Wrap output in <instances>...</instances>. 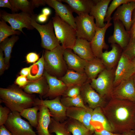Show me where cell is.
Wrapping results in <instances>:
<instances>
[{"label":"cell","instance_id":"7dc6e473","mask_svg":"<svg viewBox=\"0 0 135 135\" xmlns=\"http://www.w3.org/2000/svg\"><path fill=\"white\" fill-rule=\"evenodd\" d=\"M32 5L34 8L46 4L45 0H32L30 1Z\"/></svg>","mask_w":135,"mask_h":135},{"label":"cell","instance_id":"f907efd6","mask_svg":"<svg viewBox=\"0 0 135 135\" xmlns=\"http://www.w3.org/2000/svg\"><path fill=\"white\" fill-rule=\"evenodd\" d=\"M48 16L42 14L37 16L36 20V22L43 23L46 22L48 20Z\"/></svg>","mask_w":135,"mask_h":135},{"label":"cell","instance_id":"bcb514c9","mask_svg":"<svg viewBox=\"0 0 135 135\" xmlns=\"http://www.w3.org/2000/svg\"><path fill=\"white\" fill-rule=\"evenodd\" d=\"M132 25L129 32L130 38H133L135 36V8L132 13Z\"/></svg>","mask_w":135,"mask_h":135},{"label":"cell","instance_id":"e575fe53","mask_svg":"<svg viewBox=\"0 0 135 135\" xmlns=\"http://www.w3.org/2000/svg\"><path fill=\"white\" fill-rule=\"evenodd\" d=\"M48 130L50 133H54L56 135H72L67 128L66 121L61 122L51 118Z\"/></svg>","mask_w":135,"mask_h":135},{"label":"cell","instance_id":"11a10c76","mask_svg":"<svg viewBox=\"0 0 135 135\" xmlns=\"http://www.w3.org/2000/svg\"><path fill=\"white\" fill-rule=\"evenodd\" d=\"M131 60L134 66L135 70V57L133 58Z\"/></svg>","mask_w":135,"mask_h":135},{"label":"cell","instance_id":"5b68a950","mask_svg":"<svg viewBox=\"0 0 135 135\" xmlns=\"http://www.w3.org/2000/svg\"><path fill=\"white\" fill-rule=\"evenodd\" d=\"M116 68L110 70L105 69L98 75L97 78L91 80L92 88L106 100L111 98L114 88V82Z\"/></svg>","mask_w":135,"mask_h":135},{"label":"cell","instance_id":"816d5d0a","mask_svg":"<svg viewBox=\"0 0 135 135\" xmlns=\"http://www.w3.org/2000/svg\"><path fill=\"white\" fill-rule=\"evenodd\" d=\"M32 65L28 67H26L22 69L20 72V75H22L27 77L29 74Z\"/></svg>","mask_w":135,"mask_h":135},{"label":"cell","instance_id":"c3c4849f","mask_svg":"<svg viewBox=\"0 0 135 135\" xmlns=\"http://www.w3.org/2000/svg\"><path fill=\"white\" fill-rule=\"evenodd\" d=\"M0 7L8 8L10 9L12 11L13 10L9 0H0Z\"/></svg>","mask_w":135,"mask_h":135},{"label":"cell","instance_id":"7c38bea8","mask_svg":"<svg viewBox=\"0 0 135 135\" xmlns=\"http://www.w3.org/2000/svg\"><path fill=\"white\" fill-rule=\"evenodd\" d=\"M134 74L135 70L132 60L122 53L115 70L114 88Z\"/></svg>","mask_w":135,"mask_h":135},{"label":"cell","instance_id":"8d00e7d4","mask_svg":"<svg viewBox=\"0 0 135 135\" xmlns=\"http://www.w3.org/2000/svg\"><path fill=\"white\" fill-rule=\"evenodd\" d=\"M62 104L66 108L71 107L86 108L80 95L75 97H63L60 98Z\"/></svg>","mask_w":135,"mask_h":135},{"label":"cell","instance_id":"d4e9b609","mask_svg":"<svg viewBox=\"0 0 135 135\" xmlns=\"http://www.w3.org/2000/svg\"><path fill=\"white\" fill-rule=\"evenodd\" d=\"M72 50L80 57L87 61L91 60L96 58L90 42L86 40L77 38Z\"/></svg>","mask_w":135,"mask_h":135},{"label":"cell","instance_id":"f35d334b","mask_svg":"<svg viewBox=\"0 0 135 135\" xmlns=\"http://www.w3.org/2000/svg\"><path fill=\"white\" fill-rule=\"evenodd\" d=\"M122 54L130 60L135 57V36L130 38L127 45L123 50Z\"/></svg>","mask_w":135,"mask_h":135},{"label":"cell","instance_id":"83f0119b","mask_svg":"<svg viewBox=\"0 0 135 135\" xmlns=\"http://www.w3.org/2000/svg\"><path fill=\"white\" fill-rule=\"evenodd\" d=\"M106 69L101 59L96 57L88 61L84 68L85 72L88 79H95L101 72Z\"/></svg>","mask_w":135,"mask_h":135},{"label":"cell","instance_id":"6da1fadb","mask_svg":"<svg viewBox=\"0 0 135 135\" xmlns=\"http://www.w3.org/2000/svg\"><path fill=\"white\" fill-rule=\"evenodd\" d=\"M101 108L112 132L122 134L135 130V102L111 98Z\"/></svg>","mask_w":135,"mask_h":135},{"label":"cell","instance_id":"30bf717a","mask_svg":"<svg viewBox=\"0 0 135 135\" xmlns=\"http://www.w3.org/2000/svg\"><path fill=\"white\" fill-rule=\"evenodd\" d=\"M60 96L50 100H43L36 98L34 104L42 105L49 110L51 116L55 120L62 122L67 119V108L62 104Z\"/></svg>","mask_w":135,"mask_h":135},{"label":"cell","instance_id":"ffe728a7","mask_svg":"<svg viewBox=\"0 0 135 135\" xmlns=\"http://www.w3.org/2000/svg\"><path fill=\"white\" fill-rule=\"evenodd\" d=\"M111 50L103 52L101 58L106 69L109 70L115 68L121 57L123 50L116 44H111Z\"/></svg>","mask_w":135,"mask_h":135},{"label":"cell","instance_id":"680465c9","mask_svg":"<svg viewBox=\"0 0 135 135\" xmlns=\"http://www.w3.org/2000/svg\"><path fill=\"white\" fill-rule=\"evenodd\" d=\"M92 135H95V134H94V133L93 134H92Z\"/></svg>","mask_w":135,"mask_h":135},{"label":"cell","instance_id":"f5cc1de1","mask_svg":"<svg viewBox=\"0 0 135 135\" xmlns=\"http://www.w3.org/2000/svg\"><path fill=\"white\" fill-rule=\"evenodd\" d=\"M42 14L48 16L51 14V10L50 9L48 8H45L42 9Z\"/></svg>","mask_w":135,"mask_h":135},{"label":"cell","instance_id":"ba28073f","mask_svg":"<svg viewBox=\"0 0 135 135\" xmlns=\"http://www.w3.org/2000/svg\"><path fill=\"white\" fill-rule=\"evenodd\" d=\"M94 18L89 14H84L75 18L77 38L90 42L94 36L96 26Z\"/></svg>","mask_w":135,"mask_h":135},{"label":"cell","instance_id":"f546056e","mask_svg":"<svg viewBox=\"0 0 135 135\" xmlns=\"http://www.w3.org/2000/svg\"><path fill=\"white\" fill-rule=\"evenodd\" d=\"M19 38L18 36L13 35L10 38H8L0 43V48L2 50L4 53V59L6 70L9 66L10 61L12 48Z\"/></svg>","mask_w":135,"mask_h":135},{"label":"cell","instance_id":"7bdbcfd3","mask_svg":"<svg viewBox=\"0 0 135 135\" xmlns=\"http://www.w3.org/2000/svg\"><path fill=\"white\" fill-rule=\"evenodd\" d=\"M29 81L27 77L20 75L17 78L15 82L19 87L23 88L27 84Z\"/></svg>","mask_w":135,"mask_h":135},{"label":"cell","instance_id":"9c48e42d","mask_svg":"<svg viewBox=\"0 0 135 135\" xmlns=\"http://www.w3.org/2000/svg\"><path fill=\"white\" fill-rule=\"evenodd\" d=\"M4 125L12 135H38L29 122L23 119L17 112H10Z\"/></svg>","mask_w":135,"mask_h":135},{"label":"cell","instance_id":"9f6ffc18","mask_svg":"<svg viewBox=\"0 0 135 135\" xmlns=\"http://www.w3.org/2000/svg\"><path fill=\"white\" fill-rule=\"evenodd\" d=\"M134 83L135 87V74H134Z\"/></svg>","mask_w":135,"mask_h":135},{"label":"cell","instance_id":"b9f144b4","mask_svg":"<svg viewBox=\"0 0 135 135\" xmlns=\"http://www.w3.org/2000/svg\"><path fill=\"white\" fill-rule=\"evenodd\" d=\"M39 56L36 53L31 52L27 54L26 56V59L28 63H34L38 61L40 58Z\"/></svg>","mask_w":135,"mask_h":135},{"label":"cell","instance_id":"2e32d148","mask_svg":"<svg viewBox=\"0 0 135 135\" xmlns=\"http://www.w3.org/2000/svg\"><path fill=\"white\" fill-rule=\"evenodd\" d=\"M135 8V2L131 0L129 2L119 6L112 17L113 20H118L123 24L126 30L129 32L132 23V15Z\"/></svg>","mask_w":135,"mask_h":135},{"label":"cell","instance_id":"d6a6232c","mask_svg":"<svg viewBox=\"0 0 135 135\" xmlns=\"http://www.w3.org/2000/svg\"><path fill=\"white\" fill-rule=\"evenodd\" d=\"M39 106H36L24 109L20 113L21 116L28 120L32 127L36 128L38 123V111Z\"/></svg>","mask_w":135,"mask_h":135},{"label":"cell","instance_id":"ee69618b","mask_svg":"<svg viewBox=\"0 0 135 135\" xmlns=\"http://www.w3.org/2000/svg\"><path fill=\"white\" fill-rule=\"evenodd\" d=\"M3 52L2 50L0 48V76L4 73L5 70H6Z\"/></svg>","mask_w":135,"mask_h":135},{"label":"cell","instance_id":"d6986e66","mask_svg":"<svg viewBox=\"0 0 135 135\" xmlns=\"http://www.w3.org/2000/svg\"><path fill=\"white\" fill-rule=\"evenodd\" d=\"M43 75L46 78L49 87L48 93L44 97H48L51 100L63 96L68 87L60 79L48 74L45 70Z\"/></svg>","mask_w":135,"mask_h":135},{"label":"cell","instance_id":"681fc988","mask_svg":"<svg viewBox=\"0 0 135 135\" xmlns=\"http://www.w3.org/2000/svg\"><path fill=\"white\" fill-rule=\"evenodd\" d=\"M0 135H12L4 125L0 126Z\"/></svg>","mask_w":135,"mask_h":135},{"label":"cell","instance_id":"db71d44e","mask_svg":"<svg viewBox=\"0 0 135 135\" xmlns=\"http://www.w3.org/2000/svg\"><path fill=\"white\" fill-rule=\"evenodd\" d=\"M122 135H135V130H131L122 134Z\"/></svg>","mask_w":135,"mask_h":135},{"label":"cell","instance_id":"4316f807","mask_svg":"<svg viewBox=\"0 0 135 135\" xmlns=\"http://www.w3.org/2000/svg\"><path fill=\"white\" fill-rule=\"evenodd\" d=\"M58 78L63 81L68 87L75 85L82 86L89 80L85 73H81L70 70H68L63 76Z\"/></svg>","mask_w":135,"mask_h":135},{"label":"cell","instance_id":"ab89813d","mask_svg":"<svg viewBox=\"0 0 135 135\" xmlns=\"http://www.w3.org/2000/svg\"><path fill=\"white\" fill-rule=\"evenodd\" d=\"M81 86L75 85L68 87L63 96L75 97L80 95Z\"/></svg>","mask_w":135,"mask_h":135},{"label":"cell","instance_id":"ac0fdd59","mask_svg":"<svg viewBox=\"0 0 135 135\" xmlns=\"http://www.w3.org/2000/svg\"><path fill=\"white\" fill-rule=\"evenodd\" d=\"M114 30L112 35L108 39L109 43L118 45L123 50L128 44L130 38L129 32L127 31L119 20H113Z\"/></svg>","mask_w":135,"mask_h":135},{"label":"cell","instance_id":"d590c367","mask_svg":"<svg viewBox=\"0 0 135 135\" xmlns=\"http://www.w3.org/2000/svg\"><path fill=\"white\" fill-rule=\"evenodd\" d=\"M0 43L11 35H19L21 33L20 31L14 30L11 26L7 24L6 22L0 19Z\"/></svg>","mask_w":135,"mask_h":135},{"label":"cell","instance_id":"6f0895ef","mask_svg":"<svg viewBox=\"0 0 135 135\" xmlns=\"http://www.w3.org/2000/svg\"><path fill=\"white\" fill-rule=\"evenodd\" d=\"M133 1L135 2V0H132Z\"/></svg>","mask_w":135,"mask_h":135},{"label":"cell","instance_id":"8992f818","mask_svg":"<svg viewBox=\"0 0 135 135\" xmlns=\"http://www.w3.org/2000/svg\"><path fill=\"white\" fill-rule=\"evenodd\" d=\"M37 16L32 20L31 25L40 34L41 40V46L46 50H52L60 45V43L54 34L52 20H50L47 24L41 25L37 22Z\"/></svg>","mask_w":135,"mask_h":135},{"label":"cell","instance_id":"60d3db41","mask_svg":"<svg viewBox=\"0 0 135 135\" xmlns=\"http://www.w3.org/2000/svg\"><path fill=\"white\" fill-rule=\"evenodd\" d=\"M11 111L9 108L6 106L3 107L0 106V126L4 125Z\"/></svg>","mask_w":135,"mask_h":135},{"label":"cell","instance_id":"74e56055","mask_svg":"<svg viewBox=\"0 0 135 135\" xmlns=\"http://www.w3.org/2000/svg\"><path fill=\"white\" fill-rule=\"evenodd\" d=\"M131 0H113L108 7L104 22H110L112 20L111 15L114 10L122 4L130 2Z\"/></svg>","mask_w":135,"mask_h":135},{"label":"cell","instance_id":"52a82bcc","mask_svg":"<svg viewBox=\"0 0 135 135\" xmlns=\"http://www.w3.org/2000/svg\"><path fill=\"white\" fill-rule=\"evenodd\" d=\"M37 15H33L21 12L19 13L10 14L4 10H0V19L8 22L14 30H18L24 34L22 29L25 28L29 30L33 29L34 28L31 24L32 20L36 17Z\"/></svg>","mask_w":135,"mask_h":135},{"label":"cell","instance_id":"7a4b0ae2","mask_svg":"<svg viewBox=\"0 0 135 135\" xmlns=\"http://www.w3.org/2000/svg\"><path fill=\"white\" fill-rule=\"evenodd\" d=\"M18 86L12 85L6 88H0V102L11 112L20 113L24 109L32 107L36 98L28 94Z\"/></svg>","mask_w":135,"mask_h":135},{"label":"cell","instance_id":"1f68e13d","mask_svg":"<svg viewBox=\"0 0 135 135\" xmlns=\"http://www.w3.org/2000/svg\"><path fill=\"white\" fill-rule=\"evenodd\" d=\"M32 65L29 74L27 77L28 80L30 81L38 79L43 75L44 70V52L41 57Z\"/></svg>","mask_w":135,"mask_h":135},{"label":"cell","instance_id":"9a60e30c","mask_svg":"<svg viewBox=\"0 0 135 135\" xmlns=\"http://www.w3.org/2000/svg\"><path fill=\"white\" fill-rule=\"evenodd\" d=\"M110 22H107L104 27H96L95 34L90 42L92 51L96 57L101 58L103 49L107 50L108 46L105 40V36L107 29L112 25Z\"/></svg>","mask_w":135,"mask_h":135},{"label":"cell","instance_id":"603a6c76","mask_svg":"<svg viewBox=\"0 0 135 135\" xmlns=\"http://www.w3.org/2000/svg\"><path fill=\"white\" fill-rule=\"evenodd\" d=\"M23 88L24 91L28 94L36 93L44 98L48 93L49 87L46 78L43 75L38 79L29 80Z\"/></svg>","mask_w":135,"mask_h":135},{"label":"cell","instance_id":"484cf974","mask_svg":"<svg viewBox=\"0 0 135 135\" xmlns=\"http://www.w3.org/2000/svg\"><path fill=\"white\" fill-rule=\"evenodd\" d=\"M67 3L73 12L78 15L84 14H89L92 7L98 0H59Z\"/></svg>","mask_w":135,"mask_h":135},{"label":"cell","instance_id":"277c9868","mask_svg":"<svg viewBox=\"0 0 135 135\" xmlns=\"http://www.w3.org/2000/svg\"><path fill=\"white\" fill-rule=\"evenodd\" d=\"M52 19L55 35L61 45L72 50L77 38L75 29L55 14Z\"/></svg>","mask_w":135,"mask_h":135},{"label":"cell","instance_id":"836d02e7","mask_svg":"<svg viewBox=\"0 0 135 135\" xmlns=\"http://www.w3.org/2000/svg\"><path fill=\"white\" fill-rule=\"evenodd\" d=\"M9 1L13 8L12 12L20 10L32 15L35 14L33 10L34 8L30 1L27 0H9Z\"/></svg>","mask_w":135,"mask_h":135},{"label":"cell","instance_id":"8fae6325","mask_svg":"<svg viewBox=\"0 0 135 135\" xmlns=\"http://www.w3.org/2000/svg\"><path fill=\"white\" fill-rule=\"evenodd\" d=\"M90 81L88 80L82 86L80 95L84 103L87 104L89 108L93 109L102 108L107 103L106 100L92 88Z\"/></svg>","mask_w":135,"mask_h":135},{"label":"cell","instance_id":"4fadbf2b","mask_svg":"<svg viewBox=\"0 0 135 135\" xmlns=\"http://www.w3.org/2000/svg\"><path fill=\"white\" fill-rule=\"evenodd\" d=\"M134 76L122 81L114 87L111 94V98L127 100L135 102V87Z\"/></svg>","mask_w":135,"mask_h":135},{"label":"cell","instance_id":"f1b7e54d","mask_svg":"<svg viewBox=\"0 0 135 135\" xmlns=\"http://www.w3.org/2000/svg\"><path fill=\"white\" fill-rule=\"evenodd\" d=\"M66 122L67 128L72 135H92L94 133V131L88 129L76 120L68 118Z\"/></svg>","mask_w":135,"mask_h":135},{"label":"cell","instance_id":"f6af8a7d","mask_svg":"<svg viewBox=\"0 0 135 135\" xmlns=\"http://www.w3.org/2000/svg\"><path fill=\"white\" fill-rule=\"evenodd\" d=\"M94 133L96 135H122V134L114 133L104 129L96 130Z\"/></svg>","mask_w":135,"mask_h":135},{"label":"cell","instance_id":"cb8c5ba5","mask_svg":"<svg viewBox=\"0 0 135 135\" xmlns=\"http://www.w3.org/2000/svg\"><path fill=\"white\" fill-rule=\"evenodd\" d=\"M38 114V123L36 130L38 135H53L50 133L48 128L50 122L51 115L46 107L40 105Z\"/></svg>","mask_w":135,"mask_h":135},{"label":"cell","instance_id":"3957f363","mask_svg":"<svg viewBox=\"0 0 135 135\" xmlns=\"http://www.w3.org/2000/svg\"><path fill=\"white\" fill-rule=\"evenodd\" d=\"M65 49L60 45L51 50H45L44 52V70L50 75L58 78L63 76L68 70L64 58Z\"/></svg>","mask_w":135,"mask_h":135},{"label":"cell","instance_id":"e0dca14e","mask_svg":"<svg viewBox=\"0 0 135 135\" xmlns=\"http://www.w3.org/2000/svg\"><path fill=\"white\" fill-rule=\"evenodd\" d=\"M45 1L46 4L54 10L55 14L76 29L75 18L72 14L73 12L68 5L63 4L59 0H45Z\"/></svg>","mask_w":135,"mask_h":135},{"label":"cell","instance_id":"44dd1931","mask_svg":"<svg viewBox=\"0 0 135 135\" xmlns=\"http://www.w3.org/2000/svg\"><path fill=\"white\" fill-rule=\"evenodd\" d=\"M72 50L65 49L63 54L64 58L68 70L81 73H85L84 68L88 61L80 58Z\"/></svg>","mask_w":135,"mask_h":135},{"label":"cell","instance_id":"7402d4cb","mask_svg":"<svg viewBox=\"0 0 135 135\" xmlns=\"http://www.w3.org/2000/svg\"><path fill=\"white\" fill-rule=\"evenodd\" d=\"M111 0H98L92 8L90 15L92 16L96 20L97 27L101 28L104 27V19L108 6Z\"/></svg>","mask_w":135,"mask_h":135},{"label":"cell","instance_id":"4dcf8cb0","mask_svg":"<svg viewBox=\"0 0 135 135\" xmlns=\"http://www.w3.org/2000/svg\"><path fill=\"white\" fill-rule=\"evenodd\" d=\"M100 124L101 128L112 132V128L108 120L104 114L102 108L98 107L93 109L92 115L91 123Z\"/></svg>","mask_w":135,"mask_h":135},{"label":"cell","instance_id":"5bb4252c","mask_svg":"<svg viewBox=\"0 0 135 135\" xmlns=\"http://www.w3.org/2000/svg\"><path fill=\"white\" fill-rule=\"evenodd\" d=\"M93 109L87 106L71 107L67 108L66 114L68 118L76 120L82 123L87 128L94 132L96 128L91 123Z\"/></svg>","mask_w":135,"mask_h":135}]
</instances>
